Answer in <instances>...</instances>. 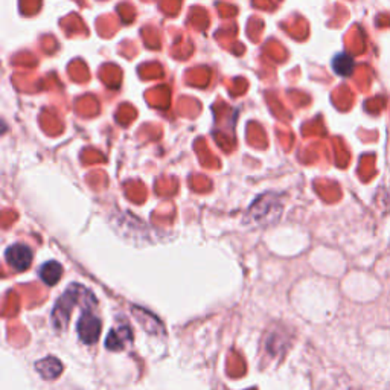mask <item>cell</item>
I'll return each instance as SVG.
<instances>
[{
  "label": "cell",
  "instance_id": "cell-1",
  "mask_svg": "<svg viewBox=\"0 0 390 390\" xmlns=\"http://www.w3.org/2000/svg\"><path fill=\"white\" fill-rule=\"evenodd\" d=\"M81 305L83 311H92L96 307V299L93 293L80 284L69 285L67 290L61 294L52 311V323L57 330H65L69 323L70 311L74 307Z\"/></svg>",
  "mask_w": 390,
  "mask_h": 390
},
{
  "label": "cell",
  "instance_id": "cell-2",
  "mask_svg": "<svg viewBox=\"0 0 390 390\" xmlns=\"http://www.w3.org/2000/svg\"><path fill=\"white\" fill-rule=\"evenodd\" d=\"M76 331L80 339L85 345H93L96 343L101 334V321L92 313V311H84L76 325Z\"/></svg>",
  "mask_w": 390,
  "mask_h": 390
},
{
  "label": "cell",
  "instance_id": "cell-3",
  "mask_svg": "<svg viewBox=\"0 0 390 390\" xmlns=\"http://www.w3.org/2000/svg\"><path fill=\"white\" fill-rule=\"evenodd\" d=\"M5 258L8 265L15 271H25L33 262V252L25 244H12L6 248Z\"/></svg>",
  "mask_w": 390,
  "mask_h": 390
},
{
  "label": "cell",
  "instance_id": "cell-4",
  "mask_svg": "<svg viewBox=\"0 0 390 390\" xmlns=\"http://www.w3.org/2000/svg\"><path fill=\"white\" fill-rule=\"evenodd\" d=\"M128 341H131V331L128 326H121L115 328L110 331L108 337L105 340V346L110 350H121L126 348Z\"/></svg>",
  "mask_w": 390,
  "mask_h": 390
},
{
  "label": "cell",
  "instance_id": "cell-5",
  "mask_svg": "<svg viewBox=\"0 0 390 390\" xmlns=\"http://www.w3.org/2000/svg\"><path fill=\"white\" fill-rule=\"evenodd\" d=\"M37 372L44 380H56L60 377L61 371H63V364H61L56 357H48L35 364Z\"/></svg>",
  "mask_w": 390,
  "mask_h": 390
},
{
  "label": "cell",
  "instance_id": "cell-6",
  "mask_svg": "<svg viewBox=\"0 0 390 390\" xmlns=\"http://www.w3.org/2000/svg\"><path fill=\"white\" fill-rule=\"evenodd\" d=\"M61 273H63V267L57 261L46 262L40 267V278L48 285H56L61 278Z\"/></svg>",
  "mask_w": 390,
  "mask_h": 390
},
{
  "label": "cell",
  "instance_id": "cell-7",
  "mask_svg": "<svg viewBox=\"0 0 390 390\" xmlns=\"http://www.w3.org/2000/svg\"><path fill=\"white\" fill-rule=\"evenodd\" d=\"M354 67H355L354 58L348 56V53H339V56H335L332 61L334 72L340 76H349L354 72Z\"/></svg>",
  "mask_w": 390,
  "mask_h": 390
},
{
  "label": "cell",
  "instance_id": "cell-8",
  "mask_svg": "<svg viewBox=\"0 0 390 390\" xmlns=\"http://www.w3.org/2000/svg\"><path fill=\"white\" fill-rule=\"evenodd\" d=\"M271 195H269V212L271 214H279V207L276 201H271ZM256 220H262V218H267V210H256V212H251Z\"/></svg>",
  "mask_w": 390,
  "mask_h": 390
}]
</instances>
